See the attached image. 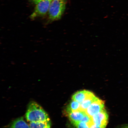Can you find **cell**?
Returning <instances> with one entry per match:
<instances>
[{"label": "cell", "instance_id": "6da1fadb", "mask_svg": "<svg viewBox=\"0 0 128 128\" xmlns=\"http://www.w3.org/2000/svg\"><path fill=\"white\" fill-rule=\"evenodd\" d=\"M26 118L30 122L50 121L48 115L42 107L36 102H30L27 109Z\"/></svg>", "mask_w": 128, "mask_h": 128}, {"label": "cell", "instance_id": "7a4b0ae2", "mask_svg": "<svg viewBox=\"0 0 128 128\" xmlns=\"http://www.w3.org/2000/svg\"><path fill=\"white\" fill-rule=\"evenodd\" d=\"M66 0H52L50 6L48 22H52L60 20L65 10Z\"/></svg>", "mask_w": 128, "mask_h": 128}, {"label": "cell", "instance_id": "3957f363", "mask_svg": "<svg viewBox=\"0 0 128 128\" xmlns=\"http://www.w3.org/2000/svg\"><path fill=\"white\" fill-rule=\"evenodd\" d=\"M52 0H42L36 4L34 10L30 16L32 20L42 17L48 12Z\"/></svg>", "mask_w": 128, "mask_h": 128}, {"label": "cell", "instance_id": "277c9868", "mask_svg": "<svg viewBox=\"0 0 128 128\" xmlns=\"http://www.w3.org/2000/svg\"><path fill=\"white\" fill-rule=\"evenodd\" d=\"M108 114L104 109L92 118L94 124L102 128H105L108 122Z\"/></svg>", "mask_w": 128, "mask_h": 128}, {"label": "cell", "instance_id": "5b68a950", "mask_svg": "<svg viewBox=\"0 0 128 128\" xmlns=\"http://www.w3.org/2000/svg\"><path fill=\"white\" fill-rule=\"evenodd\" d=\"M104 108V103L103 101L98 99L93 103L87 110L86 112L88 116L92 117L100 112Z\"/></svg>", "mask_w": 128, "mask_h": 128}, {"label": "cell", "instance_id": "8992f818", "mask_svg": "<svg viewBox=\"0 0 128 128\" xmlns=\"http://www.w3.org/2000/svg\"><path fill=\"white\" fill-rule=\"evenodd\" d=\"M93 94L92 92L88 90L78 91L74 94L72 96V100L81 103Z\"/></svg>", "mask_w": 128, "mask_h": 128}, {"label": "cell", "instance_id": "52a82bcc", "mask_svg": "<svg viewBox=\"0 0 128 128\" xmlns=\"http://www.w3.org/2000/svg\"><path fill=\"white\" fill-rule=\"evenodd\" d=\"M86 114L85 112L81 110L72 112L68 114L72 123L82 121Z\"/></svg>", "mask_w": 128, "mask_h": 128}, {"label": "cell", "instance_id": "ba28073f", "mask_svg": "<svg viewBox=\"0 0 128 128\" xmlns=\"http://www.w3.org/2000/svg\"><path fill=\"white\" fill-rule=\"evenodd\" d=\"M9 128H31L24 119L20 117L14 120L10 125Z\"/></svg>", "mask_w": 128, "mask_h": 128}, {"label": "cell", "instance_id": "9c48e42d", "mask_svg": "<svg viewBox=\"0 0 128 128\" xmlns=\"http://www.w3.org/2000/svg\"><path fill=\"white\" fill-rule=\"evenodd\" d=\"M99 98L93 94L92 96L80 103V110L86 112V110L94 102L98 100Z\"/></svg>", "mask_w": 128, "mask_h": 128}, {"label": "cell", "instance_id": "30bf717a", "mask_svg": "<svg viewBox=\"0 0 128 128\" xmlns=\"http://www.w3.org/2000/svg\"><path fill=\"white\" fill-rule=\"evenodd\" d=\"M31 128H51L50 121L44 122H30L29 124Z\"/></svg>", "mask_w": 128, "mask_h": 128}, {"label": "cell", "instance_id": "8fae6325", "mask_svg": "<svg viewBox=\"0 0 128 128\" xmlns=\"http://www.w3.org/2000/svg\"><path fill=\"white\" fill-rule=\"evenodd\" d=\"M80 109V103L79 102L72 101L70 102L66 109V112L67 114L74 111H77Z\"/></svg>", "mask_w": 128, "mask_h": 128}, {"label": "cell", "instance_id": "7c38bea8", "mask_svg": "<svg viewBox=\"0 0 128 128\" xmlns=\"http://www.w3.org/2000/svg\"><path fill=\"white\" fill-rule=\"evenodd\" d=\"M72 124L74 125L76 128H90L88 125L82 121L73 122Z\"/></svg>", "mask_w": 128, "mask_h": 128}, {"label": "cell", "instance_id": "4fadbf2b", "mask_svg": "<svg viewBox=\"0 0 128 128\" xmlns=\"http://www.w3.org/2000/svg\"><path fill=\"white\" fill-rule=\"evenodd\" d=\"M118 128H128V124H123Z\"/></svg>", "mask_w": 128, "mask_h": 128}, {"label": "cell", "instance_id": "5bb4252c", "mask_svg": "<svg viewBox=\"0 0 128 128\" xmlns=\"http://www.w3.org/2000/svg\"><path fill=\"white\" fill-rule=\"evenodd\" d=\"M31 0L34 4H36L40 2V1L42 0Z\"/></svg>", "mask_w": 128, "mask_h": 128}]
</instances>
